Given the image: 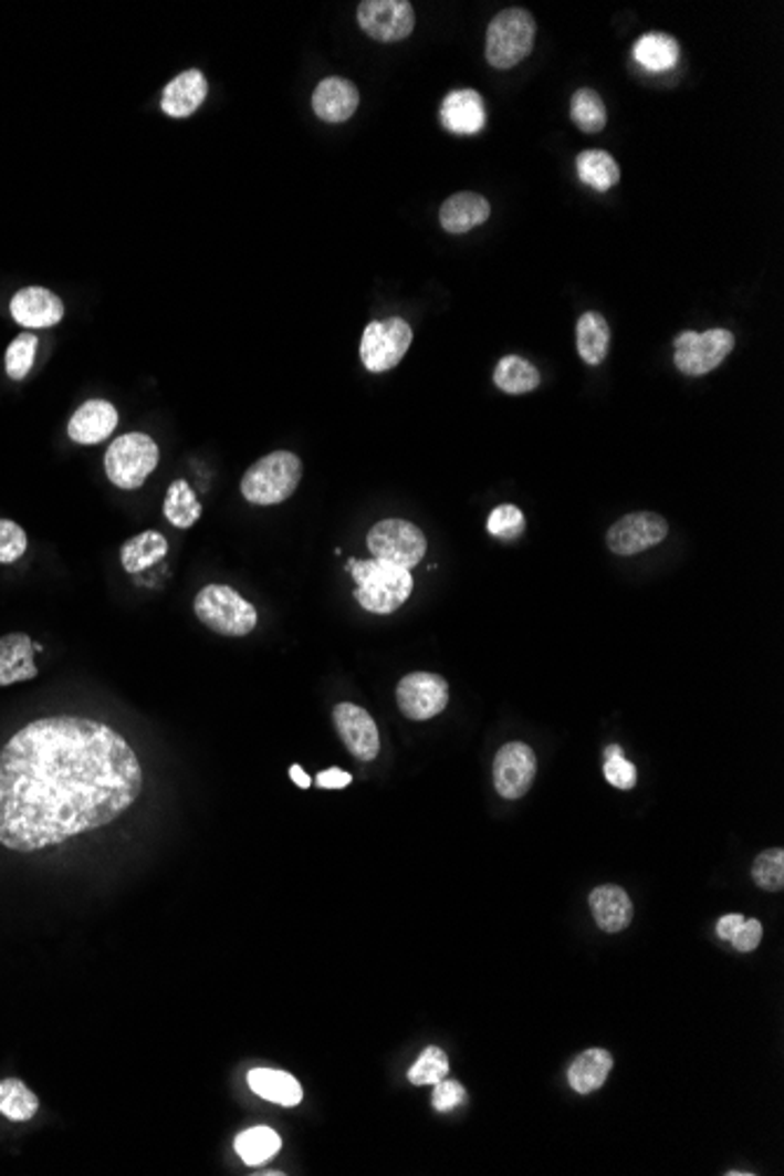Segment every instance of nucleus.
Instances as JSON below:
<instances>
[{
    "label": "nucleus",
    "instance_id": "f257e3e1",
    "mask_svg": "<svg viewBox=\"0 0 784 1176\" xmlns=\"http://www.w3.org/2000/svg\"><path fill=\"white\" fill-rule=\"evenodd\" d=\"M144 770L111 726L35 719L0 749V843L35 853L116 822L139 799Z\"/></svg>",
    "mask_w": 784,
    "mask_h": 1176
},
{
    "label": "nucleus",
    "instance_id": "f03ea898",
    "mask_svg": "<svg viewBox=\"0 0 784 1176\" xmlns=\"http://www.w3.org/2000/svg\"><path fill=\"white\" fill-rule=\"evenodd\" d=\"M348 569L357 583V604L376 615L395 613L409 600L414 590V577L409 569L380 562V559H369V562L348 559Z\"/></svg>",
    "mask_w": 784,
    "mask_h": 1176
},
{
    "label": "nucleus",
    "instance_id": "7ed1b4c3",
    "mask_svg": "<svg viewBox=\"0 0 784 1176\" xmlns=\"http://www.w3.org/2000/svg\"><path fill=\"white\" fill-rule=\"evenodd\" d=\"M301 475L303 466L296 454L273 451L259 458L254 466L244 472L240 491L244 500H250L254 506H278L299 489Z\"/></svg>",
    "mask_w": 784,
    "mask_h": 1176
},
{
    "label": "nucleus",
    "instance_id": "20e7f679",
    "mask_svg": "<svg viewBox=\"0 0 784 1176\" xmlns=\"http://www.w3.org/2000/svg\"><path fill=\"white\" fill-rule=\"evenodd\" d=\"M535 19L524 8H508L491 19L487 29V62L508 71L524 62L533 50Z\"/></svg>",
    "mask_w": 784,
    "mask_h": 1176
},
{
    "label": "nucleus",
    "instance_id": "39448f33",
    "mask_svg": "<svg viewBox=\"0 0 784 1176\" xmlns=\"http://www.w3.org/2000/svg\"><path fill=\"white\" fill-rule=\"evenodd\" d=\"M198 621L221 636H244L257 627V608L228 585H207L198 592Z\"/></svg>",
    "mask_w": 784,
    "mask_h": 1176
},
{
    "label": "nucleus",
    "instance_id": "423d86ee",
    "mask_svg": "<svg viewBox=\"0 0 784 1176\" xmlns=\"http://www.w3.org/2000/svg\"><path fill=\"white\" fill-rule=\"evenodd\" d=\"M158 460L160 449L156 439H150L144 433H129L113 439L104 458V468L113 487L134 491L158 468Z\"/></svg>",
    "mask_w": 784,
    "mask_h": 1176
},
{
    "label": "nucleus",
    "instance_id": "0eeeda50",
    "mask_svg": "<svg viewBox=\"0 0 784 1176\" xmlns=\"http://www.w3.org/2000/svg\"><path fill=\"white\" fill-rule=\"evenodd\" d=\"M367 548L374 559L411 571L426 556L428 541L416 524L405 522V519H384V522L372 527Z\"/></svg>",
    "mask_w": 784,
    "mask_h": 1176
},
{
    "label": "nucleus",
    "instance_id": "6e6552de",
    "mask_svg": "<svg viewBox=\"0 0 784 1176\" xmlns=\"http://www.w3.org/2000/svg\"><path fill=\"white\" fill-rule=\"evenodd\" d=\"M411 341L414 332L407 320L390 318L384 322H372L367 324L365 334H362V364H365L372 374L390 372L401 362V357L407 355Z\"/></svg>",
    "mask_w": 784,
    "mask_h": 1176
},
{
    "label": "nucleus",
    "instance_id": "1a4fd4ad",
    "mask_svg": "<svg viewBox=\"0 0 784 1176\" xmlns=\"http://www.w3.org/2000/svg\"><path fill=\"white\" fill-rule=\"evenodd\" d=\"M735 336L729 330L683 332L675 341V364L686 376H704L733 353Z\"/></svg>",
    "mask_w": 784,
    "mask_h": 1176
},
{
    "label": "nucleus",
    "instance_id": "9d476101",
    "mask_svg": "<svg viewBox=\"0 0 784 1176\" xmlns=\"http://www.w3.org/2000/svg\"><path fill=\"white\" fill-rule=\"evenodd\" d=\"M449 705V684L439 674L414 672L397 684V707L411 721H428Z\"/></svg>",
    "mask_w": 784,
    "mask_h": 1176
},
{
    "label": "nucleus",
    "instance_id": "9b49d317",
    "mask_svg": "<svg viewBox=\"0 0 784 1176\" xmlns=\"http://www.w3.org/2000/svg\"><path fill=\"white\" fill-rule=\"evenodd\" d=\"M357 22L378 43H399L414 33L416 14L407 0H365L357 8Z\"/></svg>",
    "mask_w": 784,
    "mask_h": 1176
},
{
    "label": "nucleus",
    "instance_id": "f8f14e48",
    "mask_svg": "<svg viewBox=\"0 0 784 1176\" xmlns=\"http://www.w3.org/2000/svg\"><path fill=\"white\" fill-rule=\"evenodd\" d=\"M669 533L665 519L656 512H633L608 529L606 545L610 552L633 556L662 543Z\"/></svg>",
    "mask_w": 784,
    "mask_h": 1176
},
{
    "label": "nucleus",
    "instance_id": "ddd939ff",
    "mask_svg": "<svg viewBox=\"0 0 784 1176\" xmlns=\"http://www.w3.org/2000/svg\"><path fill=\"white\" fill-rule=\"evenodd\" d=\"M535 754L524 742H508L495 754L493 784L503 799H522L535 780Z\"/></svg>",
    "mask_w": 784,
    "mask_h": 1176
},
{
    "label": "nucleus",
    "instance_id": "4468645a",
    "mask_svg": "<svg viewBox=\"0 0 784 1176\" xmlns=\"http://www.w3.org/2000/svg\"><path fill=\"white\" fill-rule=\"evenodd\" d=\"M334 728L355 759L374 761L378 757V726L367 709L353 703H338L334 707Z\"/></svg>",
    "mask_w": 784,
    "mask_h": 1176
},
{
    "label": "nucleus",
    "instance_id": "2eb2a0df",
    "mask_svg": "<svg viewBox=\"0 0 784 1176\" xmlns=\"http://www.w3.org/2000/svg\"><path fill=\"white\" fill-rule=\"evenodd\" d=\"M10 313L19 326L27 330H48L64 318V301L45 287H27L10 301Z\"/></svg>",
    "mask_w": 784,
    "mask_h": 1176
},
{
    "label": "nucleus",
    "instance_id": "dca6fc26",
    "mask_svg": "<svg viewBox=\"0 0 784 1176\" xmlns=\"http://www.w3.org/2000/svg\"><path fill=\"white\" fill-rule=\"evenodd\" d=\"M442 125L458 137H472L487 125V106L477 90H453L442 102Z\"/></svg>",
    "mask_w": 784,
    "mask_h": 1176
},
{
    "label": "nucleus",
    "instance_id": "f3484780",
    "mask_svg": "<svg viewBox=\"0 0 784 1176\" xmlns=\"http://www.w3.org/2000/svg\"><path fill=\"white\" fill-rule=\"evenodd\" d=\"M118 426V409L106 399H90L69 420V437L75 445H100Z\"/></svg>",
    "mask_w": 784,
    "mask_h": 1176
},
{
    "label": "nucleus",
    "instance_id": "a211bd4d",
    "mask_svg": "<svg viewBox=\"0 0 784 1176\" xmlns=\"http://www.w3.org/2000/svg\"><path fill=\"white\" fill-rule=\"evenodd\" d=\"M359 106V92L346 79H324L313 92V111L324 123H346Z\"/></svg>",
    "mask_w": 784,
    "mask_h": 1176
},
{
    "label": "nucleus",
    "instance_id": "6ab92c4d",
    "mask_svg": "<svg viewBox=\"0 0 784 1176\" xmlns=\"http://www.w3.org/2000/svg\"><path fill=\"white\" fill-rule=\"evenodd\" d=\"M207 79L200 69H188L179 73L175 81H169L163 90V113L169 118H188L194 115L207 100Z\"/></svg>",
    "mask_w": 784,
    "mask_h": 1176
},
{
    "label": "nucleus",
    "instance_id": "aec40b11",
    "mask_svg": "<svg viewBox=\"0 0 784 1176\" xmlns=\"http://www.w3.org/2000/svg\"><path fill=\"white\" fill-rule=\"evenodd\" d=\"M491 217V205L480 192H456L449 200H445L442 209H439V223L451 236L470 233L472 228L487 223Z\"/></svg>",
    "mask_w": 784,
    "mask_h": 1176
},
{
    "label": "nucleus",
    "instance_id": "412c9836",
    "mask_svg": "<svg viewBox=\"0 0 784 1176\" xmlns=\"http://www.w3.org/2000/svg\"><path fill=\"white\" fill-rule=\"evenodd\" d=\"M589 909L604 933L625 930L635 916V906L620 885H602L589 895Z\"/></svg>",
    "mask_w": 784,
    "mask_h": 1176
},
{
    "label": "nucleus",
    "instance_id": "4be33fe9",
    "mask_svg": "<svg viewBox=\"0 0 784 1176\" xmlns=\"http://www.w3.org/2000/svg\"><path fill=\"white\" fill-rule=\"evenodd\" d=\"M33 651L35 644L24 632L0 636V686H12L35 677Z\"/></svg>",
    "mask_w": 784,
    "mask_h": 1176
},
{
    "label": "nucleus",
    "instance_id": "5701e85b",
    "mask_svg": "<svg viewBox=\"0 0 784 1176\" xmlns=\"http://www.w3.org/2000/svg\"><path fill=\"white\" fill-rule=\"evenodd\" d=\"M252 1092L263 1096L265 1102H273L280 1106H296L303 1099V1090L292 1073L275 1071V1069H254L247 1075Z\"/></svg>",
    "mask_w": 784,
    "mask_h": 1176
},
{
    "label": "nucleus",
    "instance_id": "b1692460",
    "mask_svg": "<svg viewBox=\"0 0 784 1176\" xmlns=\"http://www.w3.org/2000/svg\"><path fill=\"white\" fill-rule=\"evenodd\" d=\"M610 1069H614V1057H610V1052L599 1048L585 1050L568 1069V1085L578 1094H592L604 1087Z\"/></svg>",
    "mask_w": 784,
    "mask_h": 1176
},
{
    "label": "nucleus",
    "instance_id": "393cba45",
    "mask_svg": "<svg viewBox=\"0 0 784 1176\" xmlns=\"http://www.w3.org/2000/svg\"><path fill=\"white\" fill-rule=\"evenodd\" d=\"M169 543L167 538L158 531H142L139 535L129 538V541L121 548V562L127 573H142L167 556Z\"/></svg>",
    "mask_w": 784,
    "mask_h": 1176
},
{
    "label": "nucleus",
    "instance_id": "a878e982",
    "mask_svg": "<svg viewBox=\"0 0 784 1176\" xmlns=\"http://www.w3.org/2000/svg\"><path fill=\"white\" fill-rule=\"evenodd\" d=\"M679 56H681V48L677 43V38L660 33V31L644 33L635 43L637 64H641L646 71H651V73H662V71L675 69Z\"/></svg>",
    "mask_w": 784,
    "mask_h": 1176
},
{
    "label": "nucleus",
    "instance_id": "bb28decb",
    "mask_svg": "<svg viewBox=\"0 0 784 1176\" xmlns=\"http://www.w3.org/2000/svg\"><path fill=\"white\" fill-rule=\"evenodd\" d=\"M608 343H610V330H608L606 318L597 311L583 313L576 326V345H578L581 360L589 366L602 364L608 355Z\"/></svg>",
    "mask_w": 784,
    "mask_h": 1176
},
{
    "label": "nucleus",
    "instance_id": "cd10ccee",
    "mask_svg": "<svg viewBox=\"0 0 784 1176\" xmlns=\"http://www.w3.org/2000/svg\"><path fill=\"white\" fill-rule=\"evenodd\" d=\"M165 519L175 529H190L202 517V506L186 479H175L167 489L165 506H163Z\"/></svg>",
    "mask_w": 784,
    "mask_h": 1176
},
{
    "label": "nucleus",
    "instance_id": "c85d7f7f",
    "mask_svg": "<svg viewBox=\"0 0 784 1176\" xmlns=\"http://www.w3.org/2000/svg\"><path fill=\"white\" fill-rule=\"evenodd\" d=\"M493 383L508 395H526L541 385V372L524 357L508 355L495 366Z\"/></svg>",
    "mask_w": 784,
    "mask_h": 1176
},
{
    "label": "nucleus",
    "instance_id": "c756f323",
    "mask_svg": "<svg viewBox=\"0 0 784 1176\" xmlns=\"http://www.w3.org/2000/svg\"><path fill=\"white\" fill-rule=\"evenodd\" d=\"M576 167H578L581 181L599 192L610 190L620 181V167L616 158L606 150H597V148L583 150L576 158Z\"/></svg>",
    "mask_w": 784,
    "mask_h": 1176
},
{
    "label": "nucleus",
    "instance_id": "7c9ffc66",
    "mask_svg": "<svg viewBox=\"0 0 784 1176\" xmlns=\"http://www.w3.org/2000/svg\"><path fill=\"white\" fill-rule=\"evenodd\" d=\"M38 1096L19 1081V1078H6L0 1081V1115H6L12 1123H27L38 1113Z\"/></svg>",
    "mask_w": 784,
    "mask_h": 1176
},
{
    "label": "nucleus",
    "instance_id": "2f4dec72",
    "mask_svg": "<svg viewBox=\"0 0 784 1176\" xmlns=\"http://www.w3.org/2000/svg\"><path fill=\"white\" fill-rule=\"evenodd\" d=\"M280 1146H282L280 1134L271 1127H252L238 1134V1139H236V1151L242 1158V1163L252 1165V1167L271 1161L273 1155L280 1151Z\"/></svg>",
    "mask_w": 784,
    "mask_h": 1176
},
{
    "label": "nucleus",
    "instance_id": "473e14b6",
    "mask_svg": "<svg viewBox=\"0 0 784 1176\" xmlns=\"http://www.w3.org/2000/svg\"><path fill=\"white\" fill-rule=\"evenodd\" d=\"M606 106L602 102L599 92L581 87L571 96V121L585 134H597L606 127Z\"/></svg>",
    "mask_w": 784,
    "mask_h": 1176
},
{
    "label": "nucleus",
    "instance_id": "72a5a7b5",
    "mask_svg": "<svg viewBox=\"0 0 784 1176\" xmlns=\"http://www.w3.org/2000/svg\"><path fill=\"white\" fill-rule=\"evenodd\" d=\"M38 351V339L31 332L19 334L6 353V372L12 381H24L33 370V360Z\"/></svg>",
    "mask_w": 784,
    "mask_h": 1176
},
{
    "label": "nucleus",
    "instance_id": "f704fd0d",
    "mask_svg": "<svg viewBox=\"0 0 784 1176\" xmlns=\"http://www.w3.org/2000/svg\"><path fill=\"white\" fill-rule=\"evenodd\" d=\"M449 1075V1057L439 1048H428L409 1069L411 1085H437Z\"/></svg>",
    "mask_w": 784,
    "mask_h": 1176
},
{
    "label": "nucleus",
    "instance_id": "c9c22d12",
    "mask_svg": "<svg viewBox=\"0 0 784 1176\" xmlns=\"http://www.w3.org/2000/svg\"><path fill=\"white\" fill-rule=\"evenodd\" d=\"M752 878L761 891H782L784 885V851L782 847H773V851L761 853L754 860Z\"/></svg>",
    "mask_w": 784,
    "mask_h": 1176
},
{
    "label": "nucleus",
    "instance_id": "e433bc0d",
    "mask_svg": "<svg viewBox=\"0 0 784 1176\" xmlns=\"http://www.w3.org/2000/svg\"><path fill=\"white\" fill-rule=\"evenodd\" d=\"M604 776H606V780L610 784L623 789V792H627V789H633L637 784V768L625 759V751H623L620 745L606 747V751H604Z\"/></svg>",
    "mask_w": 784,
    "mask_h": 1176
},
{
    "label": "nucleus",
    "instance_id": "4c0bfd02",
    "mask_svg": "<svg viewBox=\"0 0 784 1176\" xmlns=\"http://www.w3.org/2000/svg\"><path fill=\"white\" fill-rule=\"evenodd\" d=\"M524 529L526 519L518 506H499L487 519V531L495 538H503V541H514V538L524 533Z\"/></svg>",
    "mask_w": 784,
    "mask_h": 1176
},
{
    "label": "nucleus",
    "instance_id": "58836bf2",
    "mask_svg": "<svg viewBox=\"0 0 784 1176\" xmlns=\"http://www.w3.org/2000/svg\"><path fill=\"white\" fill-rule=\"evenodd\" d=\"M27 531L10 519H0V564L17 562L27 552Z\"/></svg>",
    "mask_w": 784,
    "mask_h": 1176
},
{
    "label": "nucleus",
    "instance_id": "ea45409f",
    "mask_svg": "<svg viewBox=\"0 0 784 1176\" xmlns=\"http://www.w3.org/2000/svg\"><path fill=\"white\" fill-rule=\"evenodd\" d=\"M466 1099V1087L461 1083L456 1081H439L435 1085V1092H432V1106L435 1111L439 1113H447V1111H453L458 1104H461Z\"/></svg>",
    "mask_w": 784,
    "mask_h": 1176
},
{
    "label": "nucleus",
    "instance_id": "a19ab883",
    "mask_svg": "<svg viewBox=\"0 0 784 1176\" xmlns=\"http://www.w3.org/2000/svg\"><path fill=\"white\" fill-rule=\"evenodd\" d=\"M761 935H763L761 923L752 918V920H744V923L740 925V930L735 933V937H733L731 941H733V947H735L738 951L748 954V951H754V949L759 947Z\"/></svg>",
    "mask_w": 784,
    "mask_h": 1176
},
{
    "label": "nucleus",
    "instance_id": "79ce46f5",
    "mask_svg": "<svg viewBox=\"0 0 784 1176\" xmlns=\"http://www.w3.org/2000/svg\"><path fill=\"white\" fill-rule=\"evenodd\" d=\"M353 782V776L346 773V770H338V768H327L322 770V773L317 776V787L322 789H343L348 787Z\"/></svg>",
    "mask_w": 784,
    "mask_h": 1176
},
{
    "label": "nucleus",
    "instance_id": "37998d69",
    "mask_svg": "<svg viewBox=\"0 0 784 1176\" xmlns=\"http://www.w3.org/2000/svg\"><path fill=\"white\" fill-rule=\"evenodd\" d=\"M742 923H744V916H740V914H729V916H723V918L719 920L717 933H719L721 939L731 941V939L735 937V933L740 930V925H742Z\"/></svg>",
    "mask_w": 784,
    "mask_h": 1176
},
{
    "label": "nucleus",
    "instance_id": "c03bdc74",
    "mask_svg": "<svg viewBox=\"0 0 784 1176\" xmlns=\"http://www.w3.org/2000/svg\"><path fill=\"white\" fill-rule=\"evenodd\" d=\"M290 776H292V780H294L296 787H301V789H309V787H311V778L305 776V770H303L301 766H292V768H290Z\"/></svg>",
    "mask_w": 784,
    "mask_h": 1176
},
{
    "label": "nucleus",
    "instance_id": "a18cd8bd",
    "mask_svg": "<svg viewBox=\"0 0 784 1176\" xmlns=\"http://www.w3.org/2000/svg\"><path fill=\"white\" fill-rule=\"evenodd\" d=\"M731 1176H744V1174H752V1172H729Z\"/></svg>",
    "mask_w": 784,
    "mask_h": 1176
}]
</instances>
